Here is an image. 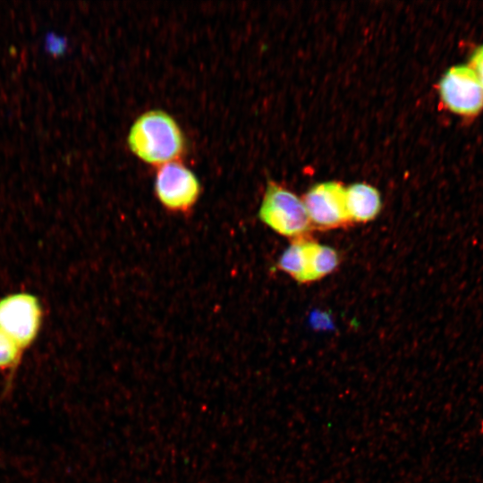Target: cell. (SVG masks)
Returning <instances> with one entry per match:
<instances>
[{
  "label": "cell",
  "mask_w": 483,
  "mask_h": 483,
  "mask_svg": "<svg viewBox=\"0 0 483 483\" xmlns=\"http://www.w3.org/2000/svg\"><path fill=\"white\" fill-rule=\"evenodd\" d=\"M127 144L139 159L156 167L179 160L186 150L181 127L159 109L148 110L136 118L129 130Z\"/></svg>",
  "instance_id": "1"
},
{
  "label": "cell",
  "mask_w": 483,
  "mask_h": 483,
  "mask_svg": "<svg viewBox=\"0 0 483 483\" xmlns=\"http://www.w3.org/2000/svg\"><path fill=\"white\" fill-rule=\"evenodd\" d=\"M258 216L273 231L292 239L313 229L302 199L273 181L267 182Z\"/></svg>",
  "instance_id": "2"
},
{
  "label": "cell",
  "mask_w": 483,
  "mask_h": 483,
  "mask_svg": "<svg viewBox=\"0 0 483 483\" xmlns=\"http://www.w3.org/2000/svg\"><path fill=\"white\" fill-rule=\"evenodd\" d=\"M154 190L165 209L186 216L197 204L201 187L196 174L180 160H175L157 167Z\"/></svg>",
  "instance_id": "3"
},
{
  "label": "cell",
  "mask_w": 483,
  "mask_h": 483,
  "mask_svg": "<svg viewBox=\"0 0 483 483\" xmlns=\"http://www.w3.org/2000/svg\"><path fill=\"white\" fill-rule=\"evenodd\" d=\"M301 199L313 229L331 230L353 224L347 209L345 188L339 182L317 183Z\"/></svg>",
  "instance_id": "4"
},
{
  "label": "cell",
  "mask_w": 483,
  "mask_h": 483,
  "mask_svg": "<svg viewBox=\"0 0 483 483\" xmlns=\"http://www.w3.org/2000/svg\"><path fill=\"white\" fill-rule=\"evenodd\" d=\"M41 319V306L32 294L19 292L0 300V330L21 350L35 340Z\"/></svg>",
  "instance_id": "5"
},
{
  "label": "cell",
  "mask_w": 483,
  "mask_h": 483,
  "mask_svg": "<svg viewBox=\"0 0 483 483\" xmlns=\"http://www.w3.org/2000/svg\"><path fill=\"white\" fill-rule=\"evenodd\" d=\"M440 97L452 112L471 115L483 107V88L469 65L450 68L438 84Z\"/></svg>",
  "instance_id": "6"
},
{
  "label": "cell",
  "mask_w": 483,
  "mask_h": 483,
  "mask_svg": "<svg viewBox=\"0 0 483 483\" xmlns=\"http://www.w3.org/2000/svg\"><path fill=\"white\" fill-rule=\"evenodd\" d=\"M346 205L352 223L373 220L381 209L378 191L366 182H356L345 188Z\"/></svg>",
  "instance_id": "7"
},
{
  "label": "cell",
  "mask_w": 483,
  "mask_h": 483,
  "mask_svg": "<svg viewBox=\"0 0 483 483\" xmlns=\"http://www.w3.org/2000/svg\"><path fill=\"white\" fill-rule=\"evenodd\" d=\"M311 240L309 235L292 239L276 263L279 270L301 284L310 283L309 250Z\"/></svg>",
  "instance_id": "8"
},
{
  "label": "cell",
  "mask_w": 483,
  "mask_h": 483,
  "mask_svg": "<svg viewBox=\"0 0 483 483\" xmlns=\"http://www.w3.org/2000/svg\"><path fill=\"white\" fill-rule=\"evenodd\" d=\"M339 265L337 251L327 245L311 240L309 250L310 282L317 281L331 274Z\"/></svg>",
  "instance_id": "9"
},
{
  "label": "cell",
  "mask_w": 483,
  "mask_h": 483,
  "mask_svg": "<svg viewBox=\"0 0 483 483\" xmlns=\"http://www.w3.org/2000/svg\"><path fill=\"white\" fill-rule=\"evenodd\" d=\"M21 351L12 338L0 330V369L13 366L20 358Z\"/></svg>",
  "instance_id": "10"
},
{
  "label": "cell",
  "mask_w": 483,
  "mask_h": 483,
  "mask_svg": "<svg viewBox=\"0 0 483 483\" xmlns=\"http://www.w3.org/2000/svg\"><path fill=\"white\" fill-rule=\"evenodd\" d=\"M66 41L64 38L54 34L48 33L45 38V49L51 55H60L66 49Z\"/></svg>",
  "instance_id": "11"
},
{
  "label": "cell",
  "mask_w": 483,
  "mask_h": 483,
  "mask_svg": "<svg viewBox=\"0 0 483 483\" xmlns=\"http://www.w3.org/2000/svg\"><path fill=\"white\" fill-rule=\"evenodd\" d=\"M469 66L473 70L483 88V45L472 53Z\"/></svg>",
  "instance_id": "12"
}]
</instances>
